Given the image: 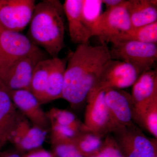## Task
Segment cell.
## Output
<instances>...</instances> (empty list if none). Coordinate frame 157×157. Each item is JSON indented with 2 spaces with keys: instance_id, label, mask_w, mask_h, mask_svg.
I'll list each match as a JSON object with an SVG mask.
<instances>
[{
  "instance_id": "26",
  "label": "cell",
  "mask_w": 157,
  "mask_h": 157,
  "mask_svg": "<svg viewBox=\"0 0 157 157\" xmlns=\"http://www.w3.org/2000/svg\"><path fill=\"white\" fill-rule=\"evenodd\" d=\"M96 155L98 157H125L111 134L104 137L103 144Z\"/></svg>"
},
{
  "instance_id": "21",
  "label": "cell",
  "mask_w": 157,
  "mask_h": 157,
  "mask_svg": "<svg viewBox=\"0 0 157 157\" xmlns=\"http://www.w3.org/2000/svg\"><path fill=\"white\" fill-rule=\"evenodd\" d=\"M102 0H82L81 15L85 25L93 37H98L99 21L102 15Z\"/></svg>"
},
{
  "instance_id": "24",
  "label": "cell",
  "mask_w": 157,
  "mask_h": 157,
  "mask_svg": "<svg viewBox=\"0 0 157 157\" xmlns=\"http://www.w3.org/2000/svg\"><path fill=\"white\" fill-rule=\"evenodd\" d=\"M134 120L141 124L151 135L157 138V97L153 99Z\"/></svg>"
},
{
  "instance_id": "9",
  "label": "cell",
  "mask_w": 157,
  "mask_h": 157,
  "mask_svg": "<svg viewBox=\"0 0 157 157\" xmlns=\"http://www.w3.org/2000/svg\"><path fill=\"white\" fill-rule=\"evenodd\" d=\"M34 0H0V26L14 32L23 30L30 22Z\"/></svg>"
},
{
  "instance_id": "7",
  "label": "cell",
  "mask_w": 157,
  "mask_h": 157,
  "mask_svg": "<svg viewBox=\"0 0 157 157\" xmlns=\"http://www.w3.org/2000/svg\"><path fill=\"white\" fill-rule=\"evenodd\" d=\"M46 58L43 51L26 57L0 69V80L9 90H29L31 78L37 63Z\"/></svg>"
},
{
  "instance_id": "31",
  "label": "cell",
  "mask_w": 157,
  "mask_h": 157,
  "mask_svg": "<svg viewBox=\"0 0 157 157\" xmlns=\"http://www.w3.org/2000/svg\"><path fill=\"white\" fill-rule=\"evenodd\" d=\"M91 157H98L96 155H95L94 156Z\"/></svg>"
},
{
  "instance_id": "19",
  "label": "cell",
  "mask_w": 157,
  "mask_h": 157,
  "mask_svg": "<svg viewBox=\"0 0 157 157\" xmlns=\"http://www.w3.org/2000/svg\"><path fill=\"white\" fill-rule=\"evenodd\" d=\"M52 58H48L40 61L34 69L30 85L29 90L42 104L46 86L48 75L52 65Z\"/></svg>"
},
{
  "instance_id": "8",
  "label": "cell",
  "mask_w": 157,
  "mask_h": 157,
  "mask_svg": "<svg viewBox=\"0 0 157 157\" xmlns=\"http://www.w3.org/2000/svg\"><path fill=\"white\" fill-rule=\"evenodd\" d=\"M105 90L91 92L87 97L84 123L92 132L105 137L115 128L105 101Z\"/></svg>"
},
{
  "instance_id": "4",
  "label": "cell",
  "mask_w": 157,
  "mask_h": 157,
  "mask_svg": "<svg viewBox=\"0 0 157 157\" xmlns=\"http://www.w3.org/2000/svg\"><path fill=\"white\" fill-rule=\"evenodd\" d=\"M111 134L125 157H157V139L146 137L135 124L117 127Z\"/></svg>"
},
{
  "instance_id": "28",
  "label": "cell",
  "mask_w": 157,
  "mask_h": 157,
  "mask_svg": "<svg viewBox=\"0 0 157 157\" xmlns=\"http://www.w3.org/2000/svg\"><path fill=\"white\" fill-rule=\"evenodd\" d=\"M22 157H56L52 152L49 151L43 147L34 150L23 154Z\"/></svg>"
},
{
  "instance_id": "3",
  "label": "cell",
  "mask_w": 157,
  "mask_h": 157,
  "mask_svg": "<svg viewBox=\"0 0 157 157\" xmlns=\"http://www.w3.org/2000/svg\"><path fill=\"white\" fill-rule=\"evenodd\" d=\"M109 53L112 59L132 65L140 73L152 70L157 61V45L136 41L112 43Z\"/></svg>"
},
{
  "instance_id": "5",
  "label": "cell",
  "mask_w": 157,
  "mask_h": 157,
  "mask_svg": "<svg viewBox=\"0 0 157 157\" xmlns=\"http://www.w3.org/2000/svg\"><path fill=\"white\" fill-rule=\"evenodd\" d=\"M42 52L27 36L19 32L5 29L0 26V69Z\"/></svg>"
},
{
  "instance_id": "22",
  "label": "cell",
  "mask_w": 157,
  "mask_h": 157,
  "mask_svg": "<svg viewBox=\"0 0 157 157\" xmlns=\"http://www.w3.org/2000/svg\"><path fill=\"white\" fill-rule=\"evenodd\" d=\"M49 124L70 128L78 132L90 131L75 114L68 110L52 108L46 113Z\"/></svg>"
},
{
  "instance_id": "25",
  "label": "cell",
  "mask_w": 157,
  "mask_h": 157,
  "mask_svg": "<svg viewBox=\"0 0 157 157\" xmlns=\"http://www.w3.org/2000/svg\"><path fill=\"white\" fill-rule=\"evenodd\" d=\"M50 129L52 145L58 143H73L74 139L81 133L56 125H51Z\"/></svg>"
},
{
  "instance_id": "23",
  "label": "cell",
  "mask_w": 157,
  "mask_h": 157,
  "mask_svg": "<svg viewBox=\"0 0 157 157\" xmlns=\"http://www.w3.org/2000/svg\"><path fill=\"white\" fill-rule=\"evenodd\" d=\"M105 137L91 131L81 132L73 140L78 151L86 157L94 156L101 149Z\"/></svg>"
},
{
  "instance_id": "13",
  "label": "cell",
  "mask_w": 157,
  "mask_h": 157,
  "mask_svg": "<svg viewBox=\"0 0 157 157\" xmlns=\"http://www.w3.org/2000/svg\"><path fill=\"white\" fill-rule=\"evenodd\" d=\"M47 132L32 124L22 114L9 141L14 144L17 151L25 154L42 147Z\"/></svg>"
},
{
  "instance_id": "29",
  "label": "cell",
  "mask_w": 157,
  "mask_h": 157,
  "mask_svg": "<svg viewBox=\"0 0 157 157\" xmlns=\"http://www.w3.org/2000/svg\"><path fill=\"white\" fill-rule=\"evenodd\" d=\"M102 3L106 6V9H109L116 8L118 6L123 4L126 2L125 0H102Z\"/></svg>"
},
{
  "instance_id": "30",
  "label": "cell",
  "mask_w": 157,
  "mask_h": 157,
  "mask_svg": "<svg viewBox=\"0 0 157 157\" xmlns=\"http://www.w3.org/2000/svg\"><path fill=\"white\" fill-rule=\"evenodd\" d=\"M22 155L18 151L17 152H8L0 155V157H22Z\"/></svg>"
},
{
  "instance_id": "27",
  "label": "cell",
  "mask_w": 157,
  "mask_h": 157,
  "mask_svg": "<svg viewBox=\"0 0 157 157\" xmlns=\"http://www.w3.org/2000/svg\"><path fill=\"white\" fill-rule=\"evenodd\" d=\"M56 157H86L82 154L73 143L56 144L52 145Z\"/></svg>"
},
{
  "instance_id": "11",
  "label": "cell",
  "mask_w": 157,
  "mask_h": 157,
  "mask_svg": "<svg viewBox=\"0 0 157 157\" xmlns=\"http://www.w3.org/2000/svg\"><path fill=\"white\" fill-rule=\"evenodd\" d=\"M126 1L116 8L106 10L101 15L98 37L101 42L107 44L113 38L132 28L126 8Z\"/></svg>"
},
{
  "instance_id": "18",
  "label": "cell",
  "mask_w": 157,
  "mask_h": 157,
  "mask_svg": "<svg viewBox=\"0 0 157 157\" xmlns=\"http://www.w3.org/2000/svg\"><path fill=\"white\" fill-rule=\"evenodd\" d=\"M69 55L63 58H52V65L47 81L42 104L62 98L65 71Z\"/></svg>"
},
{
  "instance_id": "20",
  "label": "cell",
  "mask_w": 157,
  "mask_h": 157,
  "mask_svg": "<svg viewBox=\"0 0 157 157\" xmlns=\"http://www.w3.org/2000/svg\"><path fill=\"white\" fill-rule=\"evenodd\" d=\"M123 41H136L145 43H157V21L151 24L132 28L125 33L111 39L109 43Z\"/></svg>"
},
{
  "instance_id": "17",
  "label": "cell",
  "mask_w": 157,
  "mask_h": 157,
  "mask_svg": "<svg viewBox=\"0 0 157 157\" xmlns=\"http://www.w3.org/2000/svg\"><path fill=\"white\" fill-rule=\"evenodd\" d=\"M126 5L132 28L157 21L156 0H129L126 1Z\"/></svg>"
},
{
  "instance_id": "14",
  "label": "cell",
  "mask_w": 157,
  "mask_h": 157,
  "mask_svg": "<svg viewBox=\"0 0 157 157\" xmlns=\"http://www.w3.org/2000/svg\"><path fill=\"white\" fill-rule=\"evenodd\" d=\"M21 115L11 100L9 90L0 80V152L10 140Z\"/></svg>"
},
{
  "instance_id": "10",
  "label": "cell",
  "mask_w": 157,
  "mask_h": 157,
  "mask_svg": "<svg viewBox=\"0 0 157 157\" xmlns=\"http://www.w3.org/2000/svg\"><path fill=\"white\" fill-rule=\"evenodd\" d=\"M105 101L115 128L134 124V107L131 94L123 90L109 89L105 90Z\"/></svg>"
},
{
  "instance_id": "1",
  "label": "cell",
  "mask_w": 157,
  "mask_h": 157,
  "mask_svg": "<svg viewBox=\"0 0 157 157\" xmlns=\"http://www.w3.org/2000/svg\"><path fill=\"white\" fill-rule=\"evenodd\" d=\"M62 98L72 106L83 103L96 84L105 65L111 59L107 44L78 45L69 54Z\"/></svg>"
},
{
  "instance_id": "12",
  "label": "cell",
  "mask_w": 157,
  "mask_h": 157,
  "mask_svg": "<svg viewBox=\"0 0 157 157\" xmlns=\"http://www.w3.org/2000/svg\"><path fill=\"white\" fill-rule=\"evenodd\" d=\"M14 106L32 124L48 131L50 124L39 100L29 90H9Z\"/></svg>"
},
{
  "instance_id": "2",
  "label": "cell",
  "mask_w": 157,
  "mask_h": 157,
  "mask_svg": "<svg viewBox=\"0 0 157 157\" xmlns=\"http://www.w3.org/2000/svg\"><path fill=\"white\" fill-rule=\"evenodd\" d=\"M65 13L58 0H44L36 4L28 37L42 47L52 58L58 57L65 47Z\"/></svg>"
},
{
  "instance_id": "15",
  "label": "cell",
  "mask_w": 157,
  "mask_h": 157,
  "mask_svg": "<svg viewBox=\"0 0 157 157\" xmlns=\"http://www.w3.org/2000/svg\"><path fill=\"white\" fill-rule=\"evenodd\" d=\"M132 86L131 96L134 107V120L135 117L157 97L156 69L141 73Z\"/></svg>"
},
{
  "instance_id": "6",
  "label": "cell",
  "mask_w": 157,
  "mask_h": 157,
  "mask_svg": "<svg viewBox=\"0 0 157 157\" xmlns=\"http://www.w3.org/2000/svg\"><path fill=\"white\" fill-rule=\"evenodd\" d=\"M140 74L132 65L111 59L104 67L91 92L109 89L122 90L130 87Z\"/></svg>"
},
{
  "instance_id": "16",
  "label": "cell",
  "mask_w": 157,
  "mask_h": 157,
  "mask_svg": "<svg viewBox=\"0 0 157 157\" xmlns=\"http://www.w3.org/2000/svg\"><path fill=\"white\" fill-rule=\"evenodd\" d=\"M82 0H66L63 5L70 39L73 43L78 45L89 44L93 37L82 17Z\"/></svg>"
}]
</instances>
